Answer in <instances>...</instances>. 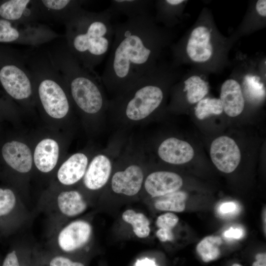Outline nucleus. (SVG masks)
<instances>
[{
    "mask_svg": "<svg viewBox=\"0 0 266 266\" xmlns=\"http://www.w3.org/2000/svg\"><path fill=\"white\" fill-rule=\"evenodd\" d=\"M232 266H241L238 264H234Z\"/></svg>",
    "mask_w": 266,
    "mask_h": 266,
    "instance_id": "obj_37",
    "label": "nucleus"
},
{
    "mask_svg": "<svg viewBox=\"0 0 266 266\" xmlns=\"http://www.w3.org/2000/svg\"><path fill=\"white\" fill-rule=\"evenodd\" d=\"M238 208L237 204L235 202H226L220 205L218 207V211L220 215L228 216L236 213Z\"/></svg>",
    "mask_w": 266,
    "mask_h": 266,
    "instance_id": "obj_29",
    "label": "nucleus"
},
{
    "mask_svg": "<svg viewBox=\"0 0 266 266\" xmlns=\"http://www.w3.org/2000/svg\"><path fill=\"white\" fill-rule=\"evenodd\" d=\"M39 19L66 25L83 8V1L75 0H36Z\"/></svg>",
    "mask_w": 266,
    "mask_h": 266,
    "instance_id": "obj_10",
    "label": "nucleus"
},
{
    "mask_svg": "<svg viewBox=\"0 0 266 266\" xmlns=\"http://www.w3.org/2000/svg\"><path fill=\"white\" fill-rule=\"evenodd\" d=\"M183 180L177 173L168 171H156L145 177L143 187L152 197H160L178 191Z\"/></svg>",
    "mask_w": 266,
    "mask_h": 266,
    "instance_id": "obj_12",
    "label": "nucleus"
},
{
    "mask_svg": "<svg viewBox=\"0 0 266 266\" xmlns=\"http://www.w3.org/2000/svg\"><path fill=\"white\" fill-rule=\"evenodd\" d=\"M223 111L219 99L206 98L199 101L195 107V115L200 120L211 115H220Z\"/></svg>",
    "mask_w": 266,
    "mask_h": 266,
    "instance_id": "obj_26",
    "label": "nucleus"
},
{
    "mask_svg": "<svg viewBox=\"0 0 266 266\" xmlns=\"http://www.w3.org/2000/svg\"><path fill=\"white\" fill-rule=\"evenodd\" d=\"M159 198L154 203L159 210L181 212L185 209L187 195L184 192L177 191Z\"/></svg>",
    "mask_w": 266,
    "mask_h": 266,
    "instance_id": "obj_23",
    "label": "nucleus"
},
{
    "mask_svg": "<svg viewBox=\"0 0 266 266\" xmlns=\"http://www.w3.org/2000/svg\"><path fill=\"white\" fill-rule=\"evenodd\" d=\"M113 27L110 54L100 78L107 92L115 97L158 67L171 34L157 25L150 13L127 18Z\"/></svg>",
    "mask_w": 266,
    "mask_h": 266,
    "instance_id": "obj_1",
    "label": "nucleus"
},
{
    "mask_svg": "<svg viewBox=\"0 0 266 266\" xmlns=\"http://www.w3.org/2000/svg\"><path fill=\"white\" fill-rule=\"evenodd\" d=\"M16 205V198L11 189L0 188V220L9 216Z\"/></svg>",
    "mask_w": 266,
    "mask_h": 266,
    "instance_id": "obj_27",
    "label": "nucleus"
},
{
    "mask_svg": "<svg viewBox=\"0 0 266 266\" xmlns=\"http://www.w3.org/2000/svg\"><path fill=\"white\" fill-rule=\"evenodd\" d=\"M145 156L141 150L129 148L120 154L117 160L120 167L110 177V187L114 193L131 197L140 191L145 178Z\"/></svg>",
    "mask_w": 266,
    "mask_h": 266,
    "instance_id": "obj_5",
    "label": "nucleus"
},
{
    "mask_svg": "<svg viewBox=\"0 0 266 266\" xmlns=\"http://www.w3.org/2000/svg\"><path fill=\"white\" fill-rule=\"evenodd\" d=\"M178 217L175 214L167 212L160 215L157 219L156 225L159 229L172 230L178 223Z\"/></svg>",
    "mask_w": 266,
    "mask_h": 266,
    "instance_id": "obj_28",
    "label": "nucleus"
},
{
    "mask_svg": "<svg viewBox=\"0 0 266 266\" xmlns=\"http://www.w3.org/2000/svg\"><path fill=\"white\" fill-rule=\"evenodd\" d=\"M49 54L77 107L85 114L105 119L109 100L106 97L100 76L83 67L66 44Z\"/></svg>",
    "mask_w": 266,
    "mask_h": 266,
    "instance_id": "obj_4",
    "label": "nucleus"
},
{
    "mask_svg": "<svg viewBox=\"0 0 266 266\" xmlns=\"http://www.w3.org/2000/svg\"><path fill=\"white\" fill-rule=\"evenodd\" d=\"M88 158L83 153L71 155L61 166L57 178L62 184L73 185L83 178L88 166Z\"/></svg>",
    "mask_w": 266,
    "mask_h": 266,
    "instance_id": "obj_17",
    "label": "nucleus"
},
{
    "mask_svg": "<svg viewBox=\"0 0 266 266\" xmlns=\"http://www.w3.org/2000/svg\"><path fill=\"white\" fill-rule=\"evenodd\" d=\"M210 154L216 167L226 173L233 171L241 160L238 146L233 139L227 136H219L212 141Z\"/></svg>",
    "mask_w": 266,
    "mask_h": 266,
    "instance_id": "obj_9",
    "label": "nucleus"
},
{
    "mask_svg": "<svg viewBox=\"0 0 266 266\" xmlns=\"http://www.w3.org/2000/svg\"><path fill=\"white\" fill-rule=\"evenodd\" d=\"M212 29L205 25L195 27L185 43V55L192 62L202 64L209 62L214 55V45Z\"/></svg>",
    "mask_w": 266,
    "mask_h": 266,
    "instance_id": "obj_8",
    "label": "nucleus"
},
{
    "mask_svg": "<svg viewBox=\"0 0 266 266\" xmlns=\"http://www.w3.org/2000/svg\"><path fill=\"white\" fill-rule=\"evenodd\" d=\"M122 217L125 222L132 226L133 231L138 237L145 238L149 235L150 222L144 214L127 209L123 213Z\"/></svg>",
    "mask_w": 266,
    "mask_h": 266,
    "instance_id": "obj_25",
    "label": "nucleus"
},
{
    "mask_svg": "<svg viewBox=\"0 0 266 266\" xmlns=\"http://www.w3.org/2000/svg\"><path fill=\"white\" fill-rule=\"evenodd\" d=\"M120 154L117 149L112 147L95 156L88 164L83 178L85 187L92 191L104 187L110 179L114 166Z\"/></svg>",
    "mask_w": 266,
    "mask_h": 266,
    "instance_id": "obj_7",
    "label": "nucleus"
},
{
    "mask_svg": "<svg viewBox=\"0 0 266 266\" xmlns=\"http://www.w3.org/2000/svg\"><path fill=\"white\" fill-rule=\"evenodd\" d=\"M225 237L234 239H240L244 235V231L240 228H230L223 234Z\"/></svg>",
    "mask_w": 266,
    "mask_h": 266,
    "instance_id": "obj_33",
    "label": "nucleus"
},
{
    "mask_svg": "<svg viewBox=\"0 0 266 266\" xmlns=\"http://www.w3.org/2000/svg\"><path fill=\"white\" fill-rule=\"evenodd\" d=\"M174 77L171 69L159 64L130 89L109 100L107 115L124 127L146 122L162 106L166 89Z\"/></svg>",
    "mask_w": 266,
    "mask_h": 266,
    "instance_id": "obj_3",
    "label": "nucleus"
},
{
    "mask_svg": "<svg viewBox=\"0 0 266 266\" xmlns=\"http://www.w3.org/2000/svg\"><path fill=\"white\" fill-rule=\"evenodd\" d=\"M219 99L223 111L230 117L239 115L244 109L245 100L242 88L234 79L230 78L223 82Z\"/></svg>",
    "mask_w": 266,
    "mask_h": 266,
    "instance_id": "obj_15",
    "label": "nucleus"
},
{
    "mask_svg": "<svg viewBox=\"0 0 266 266\" xmlns=\"http://www.w3.org/2000/svg\"><path fill=\"white\" fill-rule=\"evenodd\" d=\"M184 0H166L156 1V15L154 17L155 22L164 23L170 27L176 23Z\"/></svg>",
    "mask_w": 266,
    "mask_h": 266,
    "instance_id": "obj_21",
    "label": "nucleus"
},
{
    "mask_svg": "<svg viewBox=\"0 0 266 266\" xmlns=\"http://www.w3.org/2000/svg\"><path fill=\"white\" fill-rule=\"evenodd\" d=\"M2 19L25 24L36 23L39 19L36 0H9L0 5Z\"/></svg>",
    "mask_w": 266,
    "mask_h": 266,
    "instance_id": "obj_13",
    "label": "nucleus"
},
{
    "mask_svg": "<svg viewBox=\"0 0 266 266\" xmlns=\"http://www.w3.org/2000/svg\"><path fill=\"white\" fill-rule=\"evenodd\" d=\"M1 152L6 163L17 171L26 173L31 170L32 155L25 144L17 141L7 142L3 146Z\"/></svg>",
    "mask_w": 266,
    "mask_h": 266,
    "instance_id": "obj_16",
    "label": "nucleus"
},
{
    "mask_svg": "<svg viewBox=\"0 0 266 266\" xmlns=\"http://www.w3.org/2000/svg\"><path fill=\"white\" fill-rule=\"evenodd\" d=\"M146 260H147L146 261L143 260L140 262L138 266H156L153 261L147 259Z\"/></svg>",
    "mask_w": 266,
    "mask_h": 266,
    "instance_id": "obj_36",
    "label": "nucleus"
},
{
    "mask_svg": "<svg viewBox=\"0 0 266 266\" xmlns=\"http://www.w3.org/2000/svg\"><path fill=\"white\" fill-rule=\"evenodd\" d=\"M183 91L186 93V99L191 104L198 103L204 99L209 91L208 83L200 76L193 75L183 82Z\"/></svg>",
    "mask_w": 266,
    "mask_h": 266,
    "instance_id": "obj_22",
    "label": "nucleus"
},
{
    "mask_svg": "<svg viewBox=\"0 0 266 266\" xmlns=\"http://www.w3.org/2000/svg\"><path fill=\"white\" fill-rule=\"evenodd\" d=\"M257 13L261 17L266 16V0H258L257 1L255 5Z\"/></svg>",
    "mask_w": 266,
    "mask_h": 266,
    "instance_id": "obj_34",
    "label": "nucleus"
},
{
    "mask_svg": "<svg viewBox=\"0 0 266 266\" xmlns=\"http://www.w3.org/2000/svg\"><path fill=\"white\" fill-rule=\"evenodd\" d=\"M50 266H85L82 263L73 262L63 256L53 258L50 262Z\"/></svg>",
    "mask_w": 266,
    "mask_h": 266,
    "instance_id": "obj_30",
    "label": "nucleus"
},
{
    "mask_svg": "<svg viewBox=\"0 0 266 266\" xmlns=\"http://www.w3.org/2000/svg\"><path fill=\"white\" fill-rule=\"evenodd\" d=\"M255 258L256 261L252 264V266H266V253L257 254Z\"/></svg>",
    "mask_w": 266,
    "mask_h": 266,
    "instance_id": "obj_35",
    "label": "nucleus"
},
{
    "mask_svg": "<svg viewBox=\"0 0 266 266\" xmlns=\"http://www.w3.org/2000/svg\"><path fill=\"white\" fill-rule=\"evenodd\" d=\"M92 233V227L87 221H73L60 231L57 238L58 244L65 252L75 251L88 242Z\"/></svg>",
    "mask_w": 266,
    "mask_h": 266,
    "instance_id": "obj_11",
    "label": "nucleus"
},
{
    "mask_svg": "<svg viewBox=\"0 0 266 266\" xmlns=\"http://www.w3.org/2000/svg\"><path fill=\"white\" fill-rule=\"evenodd\" d=\"M59 145L54 139L46 138L36 145L33 155L34 164L40 171L47 173L56 166L58 160Z\"/></svg>",
    "mask_w": 266,
    "mask_h": 266,
    "instance_id": "obj_18",
    "label": "nucleus"
},
{
    "mask_svg": "<svg viewBox=\"0 0 266 266\" xmlns=\"http://www.w3.org/2000/svg\"><path fill=\"white\" fill-rule=\"evenodd\" d=\"M57 205L60 211L67 217L78 216L87 208L82 195L75 190L61 192L57 198Z\"/></svg>",
    "mask_w": 266,
    "mask_h": 266,
    "instance_id": "obj_19",
    "label": "nucleus"
},
{
    "mask_svg": "<svg viewBox=\"0 0 266 266\" xmlns=\"http://www.w3.org/2000/svg\"><path fill=\"white\" fill-rule=\"evenodd\" d=\"M153 2L146 0H112L108 7L113 16L121 14L129 18L150 13Z\"/></svg>",
    "mask_w": 266,
    "mask_h": 266,
    "instance_id": "obj_20",
    "label": "nucleus"
},
{
    "mask_svg": "<svg viewBox=\"0 0 266 266\" xmlns=\"http://www.w3.org/2000/svg\"><path fill=\"white\" fill-rule=\"evenodd\" d=\"M0 82L5 91L15 100H25L31 97L33 85L24 57L0 68Z\"/></svg>",
    "mask_w": 266,
    "mask_h": 266,
    "instance_id": "obj_6",
    "label": "nucleus"
},
{
    "mask_svg": "<svg viewBox=\"0 0 266 266\" xmlns=\"http://www.w3.org/2000/svg\"><path fill=\"white\" fill-rule=\"evenodd\" d=\"M2 266H20L15 250L9 252L6 255Z\"/></svg>",
    "mask_w": 266,
    "mask_h": 266,
    "instance_id": "obj_32",
    "label": "nucleus"
},
{
    "mask_svg": "<svg viewBox=\"0 0 266 266\" xmlns=\"http://www.w3.org/2000/svg\"><path fill=\"white\" fill-rule=\"evenodd\" d=\"M221 244L222 239L220 236H207L198 244L196 251L204 262H210L216 260L220 256L219 246Z\"/></svg>",
    "mask_w": 266,
    "mask_h": 266,
    "instance_id": "obj_24",
    "label": "nucleus"
},
{
    "mask_svg": "<svg viewBox=\"0 0 266 266\" xmlns=\"http://www.w3.org/2000/svg\"><path fill=\"white\" fill-rule=\"evenodd\" d=\"M157 154L163 161L173 165H181L190 161L194 151L187 142L174 137L163 140L157 149Z\"/></svg>",
    "mask_w": 266,
    "mask_h": 266,
    "instance_id": "obj_14",
    "label": "nucleus"
},
{
    "mask_svg": "<svg viewBox=\"0 0 266 266\" xmlns=\"http://www.w3.org/2000/svg\"><path fill=\"white\" fill-rule=\"evenodd\" d=\"M156 235L162 242L172 241L174 237L172 230L167 229H159L156 232Z\"/></svg>",
    "mask_w": 266,
    "mask_h": 266,
    "instance_id": "obj_31",
    "label": "nucleus"
},
{
    "mask_svg": "<svg viewBox=\"0 0 266 266\" xmlns=\"http://www.w3.org/2000/svg\"><path fill=\"white\" fill-rule=\"evenodd\" d=\"M113 18L109 7L98 12L82 8L66 25V45L72 55L85 68H95L111 49L113 37Z\"/></svg>",
    "mask_w": 266,
    "mask_h": 266,
    "instance_id": "obj_2",
    "label": "nucleus"
}]
</instances>
